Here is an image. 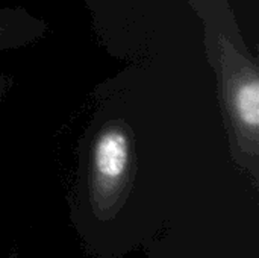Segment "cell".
<instances>
[{
    "label": "cell",
    "mask_w": 259,
    "mask_h": 258,
    "mask_svg": "<svg viewBox=\"0 0 259 258\" xmlns=\"http://www.w3.org/2000/svg\"><path fill=\"white\" fill-rule=\"evenodd\" d=\"M203 27L208 62L215 75L223 126L232 157L246 167L259 160V64L229 0H185Z\"/></svg>",
    "instance_id": "1"
},
{
    "label": "cell",
    "mask_w": 259,
    "mask_h": 258,
    "mask_svg": "<svg viewBox=\"0 0 259 258\" xmlns=\"http://www.w3.org/2000/svg\"><path fill=\"white\" fill-rule=\"evenodd\" d=\"M90 141V172L99 198H111L129 178L135 160L137 135L123 117H111L99 123Z\"/></svg>",
    "instance_id": "2"
},
{
    "label": "cell",
    "mask_w": 259,
    "mask_h": 258,
    "mask_svg": "<svg viewBox=\"0 0 259 258\" xmlns=\"http://www.w3.org/2000/svg\"><path fill=\"white\" fill-rule=\"evenodd\" d=\"M102 46L118 59L141 53L146 41L143 0H80Z\"/></svg>",
    "instance_id": "3"
},
{
    "label": "cell",
    "mask_w": 259,
    "mask_h": 258,
    "mask_svg": "<svg viewBox=\"0 0 259 258\" xmlns=\"http://www.w3.org/2000/svg\"><path fill=\"white\" fill-rule=\"evenodd\" d=\"M49 24L21 6L0 8V53L18 50L41 41Z\"/></svg>",
    "instance_id": "4"
},
{
    "label": "cell",
    "mask_w": 259,
    "mask_h": 258,
    "mask_svg": "<svg viewBox=\"0 0 259 258\" xmlns=\"http://www.w3.org/2000/svg\"><path fill=\"white\" fill-rule=\"evenodd\" d=\"M12 85H14V78L6 73H0V108L3 105L8 93L11 91Z\"/></svg>",
    "instance_id": "5"
}]
</instances>
